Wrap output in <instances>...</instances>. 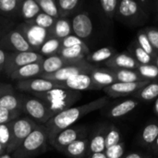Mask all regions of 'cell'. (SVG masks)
<instances>
[{"instance_id": "38", "label": "cell", "mask_w": 158, "mask_h": 158, "mask_svg": "<svg viewBox=\"0 0 158 158\" xmlns=\"http://www.w3.org/2000/svg\"><path fill=\"white\" fill-rule=\"evenodd\" d=\"M137 43H138V44L148 54V55H150L155 60H156V56H158V54L155 51V49L153 48V46H152V44H151V43H150V41H149V39H148V37H147V35H146V33L144 32V31H143V30H140L139 31H138V33H137V37H136V40H135Z\"/></svg>"}, {"instance_id": "27", "label": "cell", "mask_w": 158, "mask_h": 158, "mask_svg": "<svg viewBox=\"0 0 158 158\" xmlns=\"http://www.w3.org/2000/svg\"><path fill=\"white\" fill-rule=\"evenodd\" d=\"M158 136V123L150 122L143 129L140 134V143L145 147H152Z\"/></svg>"}, {"instance_id": "44", "label": "cell", "mask_w": 158, "mask_h": 158, "mask_svg": "<svg viewBox=\"0 0 158 158\" xmlns=\"http://www.w3.org/2000/svg\"><path fill=\"white\" fill-rule=\"evenodd\" d=\"M146 33L153 48L158 54V28L156 27H146L143 29Z\"/></svg>"}, {"instance_id": "51", "label": "cell", "mask_w": 158, "mask_h": 158, "mask_svg": "<svg viewBox=\"0 0 158 158\" xmlns=\"http://www.w3.org/2000/svg\"><path fill=\"white\" fill-rule=\"evenodd\" d=\"M151 149H152V151H153L156 155H158V136L157 138H156V142L154 143L153 146L151 147Z\"/></svg>"}, {"instance_id": "24", "label": "cell", "mask_w": 158, "mask_h": 158, "mask_svg": "<svg viewBox=\"0 0 158 158\" xmlns=\"http://www.w3.org/2000/svg\"><path fill=\"white\" fill-rule=\"evenodd\" d=\"M91 53L87 44L77 45L69 48H62L59 52V56L74 62H80L85 60L86 56Z\"/></svg>"}, {"instance_id": "41", "label": "cell", "mask_w": 158, "mask_h": 158, "mask_svg": "<svg viewBox=\"0 0 158 158\" xmlns=\"http://www.w3.org/2000/svg\"><path fill=\"white\" fill-rule=\"evenodd\" d=\"M10 143H11V131H10L9 123L0 125V144L6 150V153L10 145Z\"/></svg>"}, {"instance_id": "29", "label": "cell", "mask_w": 158, "mask_h": 158, "mask_svg": "<svg viewBox=\"0 0 158 158\" xmlns=\"http://www.w3.org/2000/svg\"><path fill=\"white\" fill-rule=\"evenodd\" d=\"M61 49H62L61 40L57 38L50 37L43 44V45L40 47L37 53L43 56L44 57V56L49 57L58 55Z\"/></svg>"}, {"instance_id": "58", "label": "cell", "mask_w": 158, "mask_h": 158, "mask_svg": "<svg viewBox=\"0 0 158 158\" xmlns=\"http://www.w3.org/2000/svg\"><path fill=\"white\" fill-rule=\"evenodd\" d=\"M156 158H157V157H156Z\"/></svg>"}, {"instance_id": "20", "label": "cell", "mask_w": 158, "mask_h": 158, "mask_svg": "<svg viewBox=\"0 0 158 158\" xmlns=\"http://www.w3.org/2000/svg\"><path fill=\"white\" fill-rule=\"evenodd\" d=\"M140 104V101L134 98L131 99H127L122 102L117 103L116 105L112 106L108 110H107V117L111 118H122L131 111H133Z\"/></svg>"}, {"instance_id": "21", "label": "cell", "mask_w": 158, "mask_h": 158, "mask_svg": "<svg viewBox=\"0 0 158 158\" xmlns=\"http://www.w3.org/2000/svg\"><path fill=\"white\" fill-rule=\"evenodd\" d=\"M74 63H77V62L68 60L60 56L59 55L49 56V57H44V59L43 60V64H42V75L41 76L52 74L61 69L62 68L74 64Z\"/></svg>"}, {"instance_id": "26", "label": "cell", "mask_w": 158, "mask_h": 158, "mask_svg": "<svg viewBox=\"0 0 158 158\" xmlns=\"http://www.w3.org/2000/svg\"><path fill=\"white\" fill-rule=\"evenodd\" d=\"M116 54H117V50L112 48V47H108V46L102 47L100 49H97V50L91 52L86 56L85 60L88 63H90L94 66H96L95 64L106 63L111 57H113Z\"/></svg>"}, {"instance_id": "32", "label": "cell", "mask_w": 158, "mask_h": 158, "mask_svg": "<svg viewBox=\"0 0 158 158\" xmlns=\"http://www.w3.org/2000/svg\"><path fill=\"white\" fill-rule=\"evenodd\" d=\"M114 71L117 82H140L144 81L137 70L134 69H112Z\"/></svg>"}, {"instance_id": "6", "label": "cell", "mask_w": 158, "mask_h": 158, "mask_svg": "<svg viewBox=\"0 0 158 158\" xmlns=\"http://www.w3.org/2000/svg\"><path fill=\"white\" fill-rule=\"evenodd\" d=\"M44 57L37 52H7L6 62L3 71L9 76L19 69L35 62L43 61Z\"/></svg>"}, {"instance_id": "22", "label": "cell", "mask_w": 158, "mask_h": 158, "mask_svg": "<svg viewBox=\"0 0 158 158\" xmlns=\"http://www.w3.org/2000/svg\"><path fill=\"white\" fill-rule=\"evenodd\" d=\"M22 102L23 94H19L14 92V89H11L0 97V108L11 110V111H19L22 113Z\"/></svg>"}, {"instance_id": "4", "label": "cell", "mask_w": 158, "mask_h": 158, "mask_svg": "<svg viewBox=\"0 0 158 158\" xmlns=\"http://www.w3.org/2000/svg\"><path fill=\"white\" fill-rule=\"evenodd\" d=\"M11 131V143L7 154L12 155L23 143V141L34 131L38 124L29 117H20L9 123Z\"/></svg>"}, {"instance_id": "35", "label": "cell", "mask_w": 158, "mask_h": 158, "mask_svg": "<svg viewBox=\"0 0 158 158\" xmlns=\"http://www.w3.org/2000/svg\"><path fill=\"white\" fill-rule=\"evenodd\" d=\"M21 0H0V13L6 16L19 15Z\"/></svg>"}, {"instance_id": "43", "label": "cell", "mask_w": 158, "mask_h": 158, "mask_svg": "<svg viewBox=\"0 0 158 158\" xmlns=\"http://www.w3.org/2000/svg\"><path fill=\"white\" fill-rule=\"evenodd\" d=\"M21 112L19 111H11L4 108H0V125L7 124L15 119L20 118Z\"/></svg>"}, {"instance_id": "47", "label": "cell", "mask_w": 158, "mask_h": 158, "mask_svg": "<svg viewBox=\"0 0 158 158\" xmlns=\"http://www.w3.org/2000/svg\"><path fill=\"white\" fill-rule=\"evenodd\" d=\"M122 158H150V156L147 154H143V153L132 152V153L124 155V156Z\"/></svg>"}, {"instance_id": "14", "label": "cell", "mask_w": 158, "mask_h": 158, "mask_svg": "<svg viewBox=\"0 0 158 158\" xmlns=\"http://www.w3.org/2000/svg\"><path fill=\"white\" fill-rule=\"evenodd\" d=\"M151 81H144L140 82H115L110 86H107L104 88L105 93L113 98L118 97H125L129 95L135 94L138 91H140L142 88H143L145 85L150 83Z\"/></svg>"}, {"instance_id": "2", "label": "cell", "mask_w": 158, "mask_h": 158, "mask_svg": "<svg viewBox=\"0 0 158 158\" xmlns=\"http://www.w3.org/2000/svg\"><path fill=\"white\" fill-rule=\"evenodd\" d=\"M33 95L42 100L55 116L64 110L71 107L81 97V92L69 90L66 88H57L45 93L33 94Z\"/></svg>"}, {"instance_id": "17", "label": "cell", "mask_w": 158, "mask_h": 158, "mask_svg": "<svg viewBox=\"0 0 158 158\" xmlns=\"http://www.w3.org/2000/svg\"><path fill=\"white\" fill-rule=\"evenodd\" d=\"M89 75L93 82L99 88V90L117 82L114 71L107 68H99L98 66H95L90 71Z\"/></svg>"}, {"instance_id": "56", "label": "cell", "mask_w": 158, "mask_h": 158, "mask_svg": "<svg viewBox=\"0 0 158 158\" xmlns=\"http://www.w3.org/2000/svg\"><path fill=\"white\" fill-rule=\"evenodd\" d=\"M1 72H2V69H0V75H1Z\"/></svg>"}, {"instance_id": "23", "label": "cell", "mask_w": 158, "mask_h": 158, "mask_svg": "<svg viewBox=\"0 0 158 158\" xmlns=\"http://www.w3.org/2000/svg\"><path fill=\"white\" fill-rule=\"evenodd\" d=\"M61 153L69 158H86L89 155V138L72 143L63 149Z\"/></svg>"}, {"instance_id": "13", "label": "cell", "mask_w": 158, "mask_h": 158, "mask_svg": "<svg viewBox=\"0 0 158 158\" xmlns=\"http://www.w3.org/2000/svg\"><path fill=\"white\" fill-rule=\"evenodd\" d=\"M73 34L81 40L89 39L94 31V24L87 11L78 12L71 19Z\"/></svg>"}, {"instance_id": "54", "label": "cell", "mask_w": 158, "mask_h": 158, "mask_svg": "<svg viewBox=\"0 0 158 158\" xmlns=\"http://www.w3.org/2000/svg\"><path fill=\"white\" fill-rule=\"evenodd\" d=\"M0 158H13L12 157V155H10V154H7V153H6L5 155H3V156H1Z\"/></svg>"}, {"instance_id": "31", "label": "cell", "mask_w": 158, "mask_h": 158, "mask_svg": "<svg viewBox=\"0 0 158 158\" xmlns=\"http://www.w3.org/2000/svg\"><path fill=\"white\" fill-rule=\"evenodd\" d=\"M60 18L69 19V16L76 15L81 1L80 0H56Z\"/></svg>"}, {"instance_id": "57", "label": "cell", "mask_w": 158, "mask_h": 158, "mask_svg": "<svg viewBox=\"0 0 158 158\" xmlns=\"http://www.w3.org/2000/svg\"><path fill=\"white\" fill-rule=\"evenodd\" d=\"M157 9H158V4H157Z\"/></svg>"}, {"instance_id": "19", "label": "cell", "mask_w": 158, "mask_h": 158, "mask_svg": "<svg viewBox=\"0 0 158 158\" xmlns=\"http://www.w3.org/2000/svg\"><path fill=\"white\" fill-rule=\"evenodd\" d=\"M42 64H43V61L26 65V66L19 69L18 70L14 71L13 73H11L8 77L10 79L18 81L30 80V79H33L36 77H41Z\"/></svg>"}, {"instance_id": "45", "label": "cell", "mask_w": 158, "mask_h": 158, "mask_svg": "<svg viewBox=\"0 0 158 158\" xmlns=\"http://www.w3.org/2000/svg\"><path fill=\"white\" fill-rule=\"evenodd\" d=\"M61 44H62V48H69V47H73V46H77V45L86 44L83 40L77 37L74 34H71V35L64 38L61 41Z\"/></svg>"}, {"instance_id": "40", "label": "cell", "mask_w": 158, "mask_h": 158, "mask_svg": "<svg viewBox=\"0 0 158 158\" xmlns=\"http://www.w3.org/2000/svg\"><path fill=\"white\" fill-rule=\"evenodd\" d=\"M56 19L43 13L42 11L31 20L30 21H27L29 23H31V24H34V25H37L41 28H44L45 30H48L50 31L52 29V27L54 26L55 22H56Z\"/></svg>"}, {"instance_id": "49", "label": "cell", "mask_w": 158, "mask_h": 158, "mask_svg": "<svg viewBox=\"0 0 158 158\" xmlns=\"http://www.w3.org/2000/svg\"><path fill=\"white\" fill-rule=\"evenodd\" d=\"M13 89V87L9 84H4V83H0V97L3 94H5L6 92L9 91Z\"/></svg>"}, {"instance_id": "18", "label": "cell", "mask_w": 158, "mask_h": 158, "mask_svg": "<svg viewBox=\"0 0 158 158\" xmlns=\"http://www.w3.org/2000/svg\"><path fill=\"white\" fill-rule=\"evenodd\" d=\"M109 124H101L95 129L91 137L89 138V155L96 153H105L106 137Z\"/></svg>"}, {"instance_id": "10", "label": "cell", "mask_w": 158, "mask_h": 158, "mask_svg": "<svg viewBox=\"0 0 158 158\" xmlns=\"http://www.w3.org/2000/svg\"><path fill=\"white\" fill-rule=\"evenodd\" d=\"M0 48L8 52H32L24 35L16 29H11L0 39Z\"/></svg>"}, {"instance_id": "39", "label": "cell", "mask_w": 158, "mask_h": 158, "mask_svg": "<svg viewBox=\"0 0 158 158\" xmlns=\"http://www.w3.org/2000/svg\"><path fill=\"white\" fill-rule=\"evenodd\" d=\"M118 3V0H102L99 2L101 9L106 19H113L116 17Z\"/></svg>"}, {"instance_id": "11", "label": "cell", "mask_w": 158, "mask_h": 158, "mask_svg": "<svg viewBox=\"0 0 158 158\" xmlns=\"http://www.w3.org/2000/svg\"><path fill=\"white\" fill-rule=\"evenodd\" d=\"M17 88L21 92H29L33 94L45 93L57 88H63V86L59 82H55L43 78H33L18 81Z\"/></svg>"}, {"instance_id": "5", "label": "cell", "mask_w": 158, "mask_h": 158, "mask_svg": "<svg viewBox=\"0 0 158 158\" xmlns=\"http://www.w3.org/2000/svg\"><path fill=\"white\" fill-rule=\"evenodd\" d=\"M22 113L27 114L30 118L35 122L45 124L49 119L55 117V114L48 106L34 95H23Z\"/></svg>"}, {"instance_id": "33", "label": "cell", "mask_w": 158, "mask_h": 158, "mask_svg": "<svg viewBox=\"0 0 158 158\" xmlns=\"http://www.w3.org/2000/svg\"><path fill=\"white\" fill-rule=\"evenodd\" d=\"M129 53L136 59V61L140 65H147L155 63V59L148 55L139 44L136 41L132 42L130 45Z\"/></svg>"}, {"instance_id": "48", "label": "cell", "mask_w": 158, "mask_h": 158, "mask_svg": "<svg viewBox=\"0 0 158 158\" xmlns=\"http://www.w3.org/2000/svg\"><path fill=\"white\" fill-rule=\"evenodd\" d=\"M6 57H7V52H6L0 48V69H2V71L5 68V65L6 62Z\"/></svg>"}, {"instance_id": "8", "label": "cell", "mask_w": 158, "mask_h": 158, "mask_svg": "<svg viewBox=\"0 0 158 158\" xmlns=\"http://www.w3.org/2000/svg\"><path fill=\"white\" fill-rule=\"evenodd\" d=\"M88 136V130L83 125H77V126H71L62 131H60L53 140V142L50 143L52 147H54L56 150L62 152L63 149H65L68 145L71 144L72 143L81 140L85 139Z\"/></svg>"}, {"instance_id": "28", "label": "cell", "mask_w": 158, "mask_h": 158, "mask_svg": "<svg viewBox=\"0 0 158 158\" xmlns=\"http://www.w3.org/2000/svg\"><path fill=\"white\" fill-rule=\"evenodd\" d=\"M40 12V6L35 0H24L21 2L19 15L26 21H30L33 19Z\"/></svg>"}, {"instance_id": "34", "label": "cell", "mask_w": 158, "mask_h": 158, "mask_svg": "<svg viewBox=\"0 0 158 158\" xmlns=\"http://www.w3.org/2000/svg\"><path fill=\"white\" fill-rule=\"evenodd\" d=\"M43 13L57 19L60 18L58 6L55 0H35Z\"/></svg>"}, {"instance_id": "37", "label": "cell", "mask_w": 158, "mask_h": 158, "mask_svg": "<svg viewBox=\"0 0 158 158\" xmlns=\"http://www.w3.org/2000/svg\"><path fill=\"white\" fill-rule=\"evenodd\" d=\"M122 142V136L120 131L114 124H109L106 137V146L109 148Z\"/></svg>"}, {"instance_id": "42", "label": "cell", "mask_w": 158, "mask_h": 158, "mask_svg": "<svg viewBox=\"0 0 158 158\" xmlns=\"http://www.w3.org/2000/svg\"><path fill=\"white\" fill-rule=\"evenodd\" d=\"M125 152V143L121 142L114 146L106 148L105 154L107 158H122Z\"/></svg>"}, {"instance_id": "16", "label": "cell", "mask_w": 158, "mask_h": 158, "mask_svg": "<svg viewBox=\"0 0 158 158\" xmlns=\"http://www.w3.org/2000/svg\"><path fill=\"white\" fill-rule=\"evenodd\" d=\"M59 83L62 84L63 88L72 90V91H76V92L99 90V88L93 82L89 73L77 75V76L72 77L64 82H59Z\"/></svg>"}, {"instance_id": "15", "label": "cell", "mask_w": 158, "mask_h": 158, "mask_svg": "<svg viewBox=\"0 0 158 158\" xmlns=\"http://www.w3.org/2000/svg\"><path fill=\"white\" fill-rule=\"evenodd\" d=\"M105 66L110 69H134L137 70L140 64L129 53H117L113 57L105 63Z\"/></svg>"}, {"instance_id": "12", "label": "cell", "mask_w": 158, "mask_h": 158, "mask_svg": "<svg viewBox=\"0 0 158 158\" xmlns=\"http://www.w3.org/2000/svg\"><path fill=\"white\" fill-rule=\"evenodd\" d=\"M142 4L134 0H121L118 3L117 17L123 21H135L144 17Z\"/></svg>"}, {"instance_id": "50", "label": "cell", "mask_w": 158, "mask_h": 158, "mask_svg": "<svg viewBox=\"0 0 158 158\" xmlns=\"http://www.w3.org/2000/svg\"><path fill=\"white\" fill-rule=\"evenodd\" d=\"M86 158H107L105 153H96V154H90Z\"/></svg>"}, {"instance_id": "53", "label": "cell", "mask_w": 158, "mask_h": 158, "mask_svg": "<svg viewBox=\"0 0 158 158\" xmlns=\"http://www.w3.org/2000/svg\"><path fill=\"white\" fill-rule=\"evenodd\" d=\"M6 153V149H5V148L0 144V156H3V155H5Z\"/></svg>"}, {"instance_id": "7", "label": "cell", "mask_w": 158, "mask_h": 158, "mask_svg": "<svg viewBox=\"0 0 158 158\" xmlns=\"http://www.w3.org/2000/svg\"><path fill=\"white\" fill-rule=\"evenodd\" d=\"M95 66L88 63L86 60H82L69 66H66L62 68L61 69L57 70L56 72H54L52 74L43 75L40 78L52 81L55 82H64L68 80H69L72 77H75L80 74L84 73H90V71L94 68Z\"/></svg>"}, {"instance_id": "1", "label": "cell", "mask_w": 158, "mask_h": 158, "mask_svg": "<svg viewBox=\"0 0 158 158\" xmlns=\"http://www.w3.org/2000/svg\"><path fill=\"white\" fill-rule=\"evenodd\" d=\"M107 103V97H101L85 105L70 107L56 114L44 125L47 131L49 144L60 131L71 127L75 122H77L80 118L86 116L87 114L104 108Z\"/></svg>"}, {"instance_id": "36", "label": "cell", "mask_w": 158, "mask_h": 158, "mask_svg": "<svg viewBox=\"0 0 158 158\" xmlns=\"http://www.w3.org/2000/svg\"><path fill=\"white\" fill-rule=\"evenodd\" d=\"M137 71L142 76V78L148 81H158V68L155 63L147 65H140Z\"/></svg>"}, {"instance_id": "46", "label": "cell", "mask_w": 158, "mask_h": 158, "mask_svg": "<svg viewBox=\"0 0 158 158\" xmlns=\"http://www.w3.org/2000/svg\"><path fill=\"white\" fill-rule=\"evenodd\" d=\"M11 28L10 26L8 25L7 21H5V20H0V39L8 31H10Z\"/></svg>"}, {"instance_id": "52", "label": "cell", "mask_w": 158, "mask_h": 158, "mask_svg": "<svg viewBox=\"0 0 158 158\" xmlns=\"http://www.w3.org/2000/svg\"><path fill=\"white\" fill-rule=\"evenodd\" d=\"M155 112L158 116V97L156 99V102H155Z\"/></svg>"}, {"instance_id": "30", "label": "cell", "mask_w": 158, "mask_h": 158, "mask_svg": "<svg viewBox=\"0 0 158 158\" xmlns=\"http://www.w3.org/2000/svg\"><path fill=\"white\" fill-rule=\"evenodd\" d=\"M132 96H134V99L144 102H150L156 99L158 97V81H151Z\"/></svg>"}, {"instance_id": "25", "label": "cell", "mask_w": 158, "mask_h": 158, "mask_svg": "<svg viewBox=\"0 0 158 158\" xmlns=\"http://www.w3.org/2000/svg\"><path fill=\"white\" fill-rule=\"evenodd\" d=\"M50 37L57 38L59 40H63L64 38L72 34V25L71 20L66 18H59L56 20L54 26L49 31Z\"/></svg>"}, {"instance_id": "9", "label": "cell", "mask_w": 158, "mask_h": 158, "mask_svg": "<svg viewBox=\"0 0 158 158\" xmlns=\"http://www.w3.org/2000/svg\"><path fill=\"white\" fill-rule=\"evenodd\" d=\"M17 29L24 35L25 39L31 46L34 52H38L43 44L50 38V32L48 30L41 28L37 25L29 23L25 21L24 23L19 24Z\"/></svg>"}, {"instance_id": "3", "label": "cell", "mask_w": 158, "mask_h": 158, "mask_svg": "<svg viewBox=\"0 0 158 158\" xmlns=\"http://www.w3.org/2000/svg\"><path fill=\"white\" fill-rule=\"evenodd\" d=\"M49 143L48 134L44 125H38L12 154L13 158H34L44 153Z\"/></svg>"}, {"instance_id": "55", "label": "cell", "mask_w": 158, "mask_h": 158, "mask_svg": "<svg viewBox=\"0 0 158 158\" xmlns=\"http://www.w3.org/2000/svg\"><path fill=\"white\" fill-rule=\"evenodd\" d=\"M155 64L156 65V67L158 68V56H156V60H155Z\"/></svg>"}]
</instances>
